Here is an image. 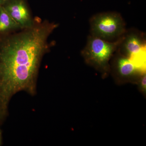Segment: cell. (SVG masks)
<instances>
[{
	"mask_svg": "<svg viewBox=\"0 0 146 146\" xmlns=\"http://www.w3.org/2000/svg\"><path fill=\"white\" fill-rule=\"evenodd\" d=\"M58 26L36 19L28 28L0 34V124L8 115L9 102L15 94L36 93L42 58L52 46L49 38Z\"/></svg>",
	"mask_w": 146,
	"mask_h": 146,
	"instance_id": "6da1fadb",
	"label": "cell"
},
{
	"mask_svg": "<svg viewBox=\"0 0 146 146\" xmlns=\"http://www.w3.org/2000/svg\"><path fill=\"white\" fill-rule=\"evenodd\" d=\"M2 6L21 29L28 28L34 23V21L25 0H8Z\"/></svg>",
	"mask_w": 146,
	"mask_h": 146,
	"instance_id": "5b68a950",
	"label": "cell"
},
{
	"mask_svg": "<svg viewBox=\"0 0 146 146\" xmlns=\"http://www.w3.org/2000/svg\"><path fill=\"white\" fill-rule=\"evenodd\" d=\"M2 144V135L1 132V130H0V146Z\"/></svg>",
	"mask_w": 146,
	"mask_h": 146,
	"instance_id": "30bf717a",
	"label": "cell"
},
{
	"mask_svg": "<svg viewBox=\"0 0 146 146\" xmlns=\"http://www.w3.org/2000/svg\"><path fill=\"white\" fill-rule=\"evenodd\" d=\"M8 1V0H0V6H3Z\"/></svg>",
	"mask_w": 146,
	"mask_h": 146,
	"instance_id": "9c48e42d",
	"label": "cell"
},
{
	"mask_svg": "<svg viewBox=\"0 0 146 146\" xmlns=\"http://www.w3.org/2000/svg\"><path fill=\"white\" fill-rule=\"evenodd\" d=\"M22 29L9 13L2 6L0 7V34Z\"/></svg>",
	"mask_w": 146,
	"mask_h": 146,
	"instance_id": "52a82bcc",
	"label": "cell"
},
{
	"mask_svg": "<svg viewBox=\"0 0 146 146\" xmlns=\"http://www.w3.org/2000/svg\"><path fill=\"white\" fill-rule=\"evenodd\" d=\"M90 35L108 42H115L124 34L125 21L116 12L97 13L90 18Z\"/></svg>",
	"mask_w": 146,
	"mask_h": 146,
	"instance_id": "7a4b0ae2",
	"label": "cell"
},
{
	"mask_svg": "<svg viewBox=\"0 0 146 146\" xmlns=\"http://www.w3.org/2000/svg\"><path fill=\"white\" fill-rule=\"evenodd\" d=\"M145 35L135 29H127L117 49L121 54L130 58L146 50Z\"/></svg>",
	"mask_w": 146,
	"mask_h": 146,
	"instance_id": "277c9868",
	"label": "cell"
},
{
	"mask_svg": "<svg viewBox=\"0 0 146 146\" xmlns=\"http://www.w3.org/2000/svg\"><path fill=\"white\" fill-rule=\"evenodd\" d=\"M117 52L118 55L115 62V66L117 72L120 76L129 77L136 74H141L128 58L121 54L117 50Z\"/></svg>",
	"mask_w": 146,
	"mask_h": 146,
	"instance_id": "8992f818",
	"label": "cell"
},
{
	"mask_svg": "<svg viewBox=\"0 0 146 146\" xmlns=\"http://www.w3.org/2000/svg\"><path fill=\"white\" fill-rule=\"evenodd\" d=\"M146 73L144 74L141 81V86L142 89L145 91L146 89Z\"/></svg>",
	"mask_w": 146,
	"mask_h": 146,
	"instance_id": "ba28073f",
	"label": "cell"
},
{
	"mask_svg": "<svg viewBox=\"0 0 146 146\" xmlns=\"http://www.w3.org/2000/svg\"><path fill=\"white\" fill-rule=\"evenodd\" d=\"M122 36L115 42H108L90 35L82 51L86 62L101 70H108L109 60L117 50Z\"/></svg>",
	"mask_w": 146,
	"mask_h": 146,
	"instance_id": "3957f363",
	"label": "cell"
},
{
	"mask_svg": "<svg viewBox=\"0 0 146 146\" xmlns=\"http://www.w3.org/2000/svg\"><path fill=\"white\" fill-rule=\"evenodd\" d=\"M1 6H0V7H1Z\"/></svg>",
	"mask_w": 146,
	"mask_h": 146,
	"instance_id": "8fae6325",
	"label": "cell"
}]
</instances>
